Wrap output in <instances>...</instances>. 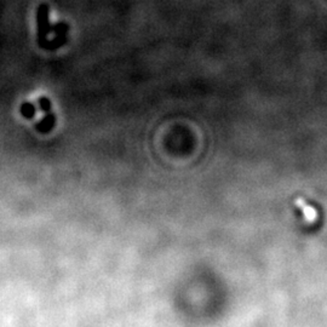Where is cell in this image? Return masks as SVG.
I'll return each mask as SVG.
<instances>
[{"label": "cell", "mask_w": 327, "mask_h": 327, "mask_svg": "<svg viewBox=\"0 0 327 327\" xmlns=\"http://www.w3.org/2000/svg\"><path fill=\"white\" fill-rule=\"evenodd\" d=\"M297 205H298L299 209L302 210L303 214H304V216L306 218H308V220H310V221L314 220L315 216H316V212H315V210L313 209V207L306 205V204L303 200L297 201Z\"/></svg>", "instance_id": "3957f363"}, {"label": "cell", "mask_w": 327, "mask_h": 327, "mask_svg": "<svg viewBox=\"0 0 327 327\" xmlns=\"http://www.w3.org/2000/svg\"><path fill=\"white\" fill-rule=\"evenodd\" d=\"M39 106H40V108H42L43 112H45V113L51 112V102L49 98H46V97L39 98Z\"/></svg>", "instance_id": "5b68a950"}, {"label": "cell", "mask_w": 327, "mask_h": 327, "mask_svg": "<svg viewBox=\"0 0 327 327\" xmlns=\"http://www.w3.org/2000/svg\"><path fill=\"white\" fill-rule=\"evenodd\" d=\"M21 114L25 118L32 119L36 115V106L33 103H29V102H25L21 106Z\"/></svg>", "instance_id": "277c9868"}, {"label": "cell", "mask_w": 327, "mask_h": 327, "mask_svg": "<svg viewBox=\"0 0 327 327\" xmlns=\"http://www.w3.org/2000/svg\"><path fill=\"white\" fill-rule=\"evenodd\" d=\"M45 114H46L45 118H44L42 121L38 122V124L36 125L37 130L39 131V132H43V133L50 132V131L52 130V127H54L55 122H56L55 115L51 112L50 113H45Z\"/></svg>", "instance_id": "7a4b0ae2"}, {"label": "cell", "mask_w": 327, "mask_h": 327, "mask_svg": "<svg viewBox=\"0 0 327 327\" xmlns=\"http://www.w3.org/2000/svg\"><path fill=\"white\" fill-rule=\"evenodd\" d=\"M51 33V26L49 23V9L46 5H42L38 9V42L45 46L46 37Z\"/></svg>", "instance_id": "6da1fadb"}]
</instances>
